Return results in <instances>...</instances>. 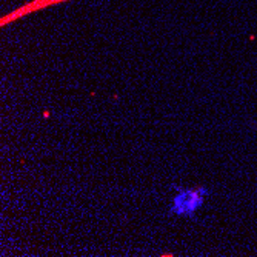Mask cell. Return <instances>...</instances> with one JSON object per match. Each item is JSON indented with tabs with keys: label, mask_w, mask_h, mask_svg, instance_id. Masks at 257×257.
Segmentation results:
<instances>
[{
	"label": "cell",
	"mask_w": 257,
	"mask_h": 257,
	"mask_svg": "<svg viewBox=\"0 0 257 257\" xmlns=\"http://www.w3.org/2000/svg\"><path fill=\"white\" fill-rule=\"evenodd\" d=\"M163 257H173V254H168V252H165V254H162Z\"/></svg>",
	"instance_id": "5"
},
{
	"label": "cell",
	"mask_w": 257,
	"mask_h": 257,
	"mask_svg": "<svg viewBox=\"0 0 257 257\" xmlns=\"http://www.w3.org/2000/svg\"><path fill=\"white\" fill-rule=\"evenodd\" d=\"M205 199V189H183L174 197L173 211L175 214H191L200 208Z\"/></svg>",
	"instance_id": "1"
},
{
	"label": "cell",
	"mask_w": 257,
	"mask_h": 257,
	"mask_svg": "<svg viewBox=\"0 0 257 257\" xmlns=\"http://www.w3.org/2000/svg\"><path fill=\"white\" fill-rule=\"evenodd\" d=\"M49 116H51L49 111H43V119H49Z\"/></svg>",
	"instance_id": "3"
},
{
	"label": "cell",
	"mask_w": 257,
	"mask_h": 257,
	"mask_svg": "<svg viewBox=\"0 0 257 257\" xmlns=\"http://www.w3.org/2000/svg\"><path fill=\"white\" fill-rule=\"evenodd\" d=\"M65 2H71V0H31V2L25 3V5L16 8L10 14L3 16L0 19V26H6L10 23H14V22L20 20L22 17H26L29 14H34V12L46 10V8L52 6V5H58V3H65Z\"/></svg>",
	"instance_id": "2"
},
{
	"label": "cell",
	"mask_w": 257,
	"mask_h": 257,
	"mask_svg": "<svg viewBox=\"0 0 257 257\" xmlns=\"http://www.w3.org/2000/svg\"><path fill=\"white\" fill-rule=\"evenodd\" d=\"M250 40H251V42H254V40H256V35L251 34V35H250Z\"/></svg>",
	"instance_id": "4"
}]
</instances>
